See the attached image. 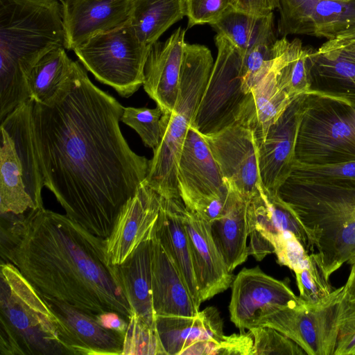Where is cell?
Listing matches in <instances>:
<instances>
[{
	"mask_svg": "<svg viewBox=\"0 0 355 355\" xmlns=\"http://www.w3.org/2000/svg\"><path fill=\"white\" fill-rule=\"evenodd\" d=\"M74 61L46 103L33 101L35 143L44 185L66 215L107 239L123 207L146 180L149 160L136 154L119 122L123 106Z\"/></svg>",
	"mask_w": 355,
	"mask_h": 355,
	"instance_id": "6da1fadb",
	"label": "cell"
},
{
	"mask_svg": "<svg viewBox=\"0 0 355 355\" xmlns=\"http://www.w3.org/2000/svg\"><path fill=\"white\" fill-rule=\"evenodd\" d=\"M1 255L38 293L94 317L134 313L106 239L67 215L41 208L25 214H1Z\"/></svg>",
	"mask_w": 355,
	"mask_h": 355,
	"instance_id": "7a4b0ae2",
	"label": "cell"
},
{
	"mask_svg": "<svg viewBox=\"0 0 355 355\" xmlns=\"http://www.w3.org/2000/svg\"><path fill=\"white\" fill-rule=\"evenodd\" d=\"M58 47H64L60 0H0L1 121L31 98L29 72Z\"/></svg>",
	"mask_w": 355,
	"mask_h": 355,
	"instance_id": "3957f363",
	"label": "cell"
},
{
	"mask_svg": "<svg viewBox=\"0 0 355 355\" xmlns=\"http://www.w3.org/2000/svg\"><path fill=\"white\" fill-rule=\"evenodd\" d=\"M277 194L306 231L309 254L327 279L355 262V185L288 177Z\"/></svg>",
	"mask_w": 355,
	"mask_h": 355,
	"instance_id": "277c9868",
	"label": "cell"
},
{
	"mask_svg": "<svg viewBox=\"0 0 355 355\" xmlns=\"http://www.w3.org/2000/svg\"><path fill=\"white\" fill-rule=\"evenodd\" d=\"M214 63L207 46L185 43L177 100L173 111L163 113L161 118L162 139L153 149L145 180L165 199L180 198L177 179L178 162Z\"/></svg>",
	"mask_w": 355,
	"mask_h": 355,
	"instance_id": "5b68a950",
	"label": "cell"
},
{
	"mask_svg": "<svg viewBox=\"0 0 355 355\" xmlns=\"http://www.w3.org/2000/svg\"><path fill=\"white\" fill-rule=\"evenodd\" d=\"M1 355H71L56 318L33 286L10 263H1Z\"/></svg>",
	"mask_w": 355,
	"mask_h": 355,
	"instance_id": "8992f818",
	"label": "cell"
},
{
	"mask_svg": "<svg viewBox=\"0 0 355 355\" xmlns=\"http://www.w3.org/2000/svg\"><path fill=\"white\" fill-rule=\"evenodd\" d=\"M33 100L1 121L0 212L25 214L43 208L44 185L33 125Z\"/></svg>",
	"mask_w": 355,
	"mask_h": 355,
	"instance_id": "52a82bcc",
	"label": "cell"
},
{
	"mask_svg": "<svg viewBox=\"0 0 355 355\" xmlns=\"http://www.w3.org/2000/svg\"><path fill=\"white\" fill-rule=\"evenodd\" d=\"M295 159L305 166L355 160V106L336 98L306 94Z\"/></svg>",
	"mask_w": 355,
	"mask_h": 355,
	"instance_id": "ba28073f",
	"label": "cell"
},
{
	"mask_svg": "<svg viewBox=\"0 0 355 355\" xmlns=\"http://www.w3.org/2000/svg\"><path fill=\"white\" fill-rule=\"evenodd\" d=\"M150 48L139 40L128 19L91 37L73 51L97 80L128 98L144 84Z\"/></svg>",
	"mask_w": 355,
	"mask_h": 355,
	"instance_id": "9c48e42d",
	"label": "cell"
},
{
	"mask_svg": "<svg viewBox=\"0 0 355 355\" xmlns=\"http://www.w3.org/2000/svg\"><path fill=\"white\" fill-rule=\"evenodd\" d=\"M346 300L343 286L318 303L300 299L295 305L271 309L257 319L254 327L278 330L307 355H334Z\"/></svg>",
	"mask_w": 355,
	"mask_h": 355,
	"instance_id": "30bf717a",
	"label": "cell"
},
{
	"mask_svg": "<svg viewBox=\"0 0 355 355\" xmlns=\"http://www.w3.org/2000/svg\"><path fill=\"white\" fill-rule=\"evenodd\" d=\"M217 55L192 125L202 135L236 124L247 94L241 73L242 53L225 36L214 37Z\"/></svg>",
	"mask_w": 355,
	"mask_h": 355,
	"instance_id": "8fae6325",
	"label": "cell"
},
{
	"mask_svg": "<svg viewBox=\"0 0 355 355\" xmlns=\"http://www.w3.org/2000/svg\"><path fill=\"white\" fill-rule=\"evenodd\" d=\"M178 185L185 206L208 222L223 212L227 187L211 150L191 124L178 165Z\"/></svg>",
	"mask_w": 355,
	"mask_h": 355,
	"instance_id": "7c38bea8",
	"label": "cell"
},
{
	"mask_svg": "<svg viewBox=\"0 0 355 355\" xmlns=\"http://www.w3.org/2000/svg\"><path fill=\"white\" fill-rule=\"evenodd\" d=\"M225 182L246 200L259 192V147L253 133L234 124L216 133L202 135Z\"/></svg>",
	"mask_w": 355,
	"mask_h": 355,
	"instance_id": "4fadbf2b",
	"label": "cell"
},
{
	"mask_svg": "<svg viewBox=\"0 0 355 355\" xmlns=\"http://www.w3.org/2000/svg\"><path fill=\"white\" fill-rule=\"evenodd\" d=\"M300 300L286 282L266 274L258 266L244 268L232 283L230 320L240 332H245L271 309L293 306Z\"/></svg>",
	"mask_w": 355,
	"mask_h": 355,
	"instance_id": "5bb4252c",
	"label": "cell"
},
{
	"mask_svg": "<svg viewBox=\"0 0 355 355\" xmlns=\"http://www.w3.org/2000/svg\"><path fill=\"white\" fill-rule=\"evenodd\" d=\"M280 35L332 40L355 26V0H279Z\"/></svg>",
	"mask_w": 355,
	"mask_h": 355,
	"instance_id": "9a60e30c",
	"label": "cell"
},
{
	"mask_svg": "<svg viewBox=\"0 0 355 355\" xmlns=\"http://www.w3.org/2000/svg\"><path fill=\"white\" fill-rule=\"evenodd\" d=\"M39 295L55 316L59 338L71 355H121L125 334L105 328L85 311Z\"/></svg>",
	"mask_w": 355,
	"mask_h": 355,
	"instance_id": "2e32d148",
	"label": "cell"
},
{
	"mask_svg": "<svg viewBox=\"0 0 355 355\" xmlns=\"http://www.w3.org/2000/svg\"><path fill=\"white\" fill-rule=\"evenodd\" d=\"M305 95L301 94L291 101L270 127L264 141L259 147L261 183L271 193H277L293 171L297 132Z\"/></svg>",
	"mask_w": 355,
	"mask_h": 355,
	"instance_id": "e0dca14e",
	"label": "cell"
},
{
	"mask_svg": "<svg viewBox=\"0 0 355 355\" xmlns=\"http://www.w3.org/2000/svg\"><path fill=\"white\" fill-rule=\"evenodd\" d=\"M161 198L144 180L123 207L106 239L107 252L112 264L122 263L153 233Z\"/></svg>",
	"mask_w": 355,
	"mask_h": 355,
	"instance_id": "ac0fdd59",
	"label": "cell"
},
{
	"mask_svg": "<svg viewBox=\"0 0 355 355\" xmlns=\"http://www.w3.org/2000/svg\"><path fill=\"white\" fill-rule=\"evenodd\" d=\"M191 260L202 303L227 290L234 279L212 239L210 223L197 213L184 209Z\"/></svg>",
	"mask_w": 355,
	"mask_h": 355,
	"instance_id": "d6986e66",
	"label": "cell"
},
{
	"mask_svg": "<svg viewBox=\"0 0 355 355\" xmlns=\"http://www.w3.org/2000/svg\"><path fill=\"white\" fill-rule=\"evenodd\" d=\"M64 47L73 50L91 37L112 29L130 17L132 0H60Z\"/></svg>",
	"mask_w": 355,
	"mask_h": 355,
	"instance_id": "ffe728a7",
	"label": "cell"
},
{
	"mask_svg": "<svg viewBox=\"0 0 355 355\" xmlns=\"http://www.w3.org/2000/svg\"><path fill=\"white\" fill-rule=\"evenodd\" d=\"M185 34L178 27L166 41L153 44L145 65L144 89L164 114L173 111L177 100Z\"/></svg>",
	"mask_w": 355,
	"mask_h": 355,
	"instance_id": "44dd1931",
	"label": "cell"
},
{
	"mask_svg": "<svg viewBox=\"0 0 355 355\" xmlns=\"http://www.w3.org/2000/svg\"><path fill=\"white\" fill-rule=\"evenodd\" d=\"M152 295L155 316H195L199 312L178 268L153 232Z\"/></svg>",
	"mask_w": 355,
	"mask_h": 355,
	"instance_id": "7402d4cb",
	"label": "cell"
},
{
	"mask_svg": "<svg viewBox=\"0 0 355 355\" xmlns=\"http://www.w3.org/2000/svg\"><path fill=\"white\" fill-rule=\"evenodd\" d=\"M223 323L216 308L209 306L195 316L158 315L155 328L166 355L182 352L200 341L219 342Z\"/></svg>",
	"mask_w": 355,
	"mask_h": 355,
	"instance_id": "603a6c76",
	"label": "cell"
},
{
	"mask_svg": "<svg viewBox=\"0 0 355 355\" xmlns=\"http://www.w3.org/2000/svg\"><path fill=\"white\" fill-rule=\"evenodd\" d=\"M185 205L180 198L165 199L162 197L153 236L160 242L181 272L192 298L199 309V298L193 270L189 236L184 223Z\"/></svg>",
	"mask_w": 355,
	"mask_h": 355,
	"instance_id": "cb8c5ba5",
	"label": "cell"
},
{
	"mask_svg": "<svg viewBox=\"0 0 355 355\" xmlns=\"http://www.w3.org/2000/svg\"><path fill=\"white\" fill-rule=\"evenodd\" d=\"M223 214L210 223L214 242L228 270L232 272L248 259V201L229 183Z\"/></svg>",
	"mask_w": 355,
	"mask_h": 355,
	"instance_id": "d4e9b609",
	"label": "cell"
},
{
	"mask_svg": "<svg viewBox=\"0 0 355 355\" xmlns=\"http://www.w3.org/2000/svg\"><path fill=\"white\" fill-rule=\"evenodd\" d=\"M293 100L278 84L274 60L271 69L247 96L236 124L249 129L259 147L264 141L270 127Z\"/></svg>",
	"mask_w": 355,
	"mask_h": 355,
	"instance_id": "484cf974",
	"label": "cell"
},
{
	"mask_svg": "<svg viewBox=\"0 0 355 355\" xmlns=\"http://www.w3.org/2000/svg\"><path fill=\"white\" fill-rule=\"evenodd\" d=\"M152 250L153 233L125 261L116 266L133 311L147 324L155 327L152 295Z\"/></svg>",
	"mask_w": 355,
	"mask_h": 355,
	"instance_id": "4316f807",
	"label": "cell"
},
{
	"mask_svg": "<svg viewBox=\"0 0 355 355\" xmlns=\"http://www.w3.org/2000/svg\"><path fill=\"white\" fill-rule=\"evenodd\" d=\"M355 106V62L333 51L313 49L309 92Z\"/></svg>",
	"mask_w": 355,
	"mask_h": 355,
	"instance_id": "83f0119b",
	"label": "cell"
},
{
	"mask_svg": "<svg viewBox=\"0 0 355 355\" xmlns=\"http://www.w3.org/2000/svg\"><path fill=\"white\" fill-rule=\"evenodd\" d=\"M210 26L242 54L260 44H274L277 40L274 31L273 12L254 15L231 8Z\"/></svg>",
	"mask_w": 355,
	"mask_h": 355,
	"instance_id": "f1b7e54d",
	"label": "cell"
},
{
	"mask_svg": "<svg viewBox=\"0 0 355 355\" xmlns=\"http://www.w3.org/2000/svg\"><path fill=\"white\" fill-rule=\"evenodd\" d=\"M184 16V0H132L129 20L139 40L151 46Z\"/></svg>",
	"mask_w": 355,
	"mask_h": 355,
	"instance_id": "f546056e",
	"label": "cell"
},
{
	"mask_svg": "<svg viewBox=\"0 0 355 355\" xmlns=\"http://www.w3.org/2000/svg\"><path fill=\"white\" fill-rule=\"evenodd\" d=\"M65 49L58 47L49 51L29 72L26 84L30 97L35 102L48 103L71 73L74 61Z\"/></svg>",
	"mask_w": 355,
	"mask_h": 355,
	"instance_id": "4dcf8cb0",
	"label": "cell"
},
{
	"mask_svg": "<svg viewBox=\"0 0 355 355\" xmlns=\"http://www.w3.org/2000/svg\"><path fill=\"white\" fill-rule=\"evenodd\" d=\"M247 217L250 243L248 254L257 261L274 253L273 241L277 235L268 205L259 192L248 201Z\"/></svg>",
	"mask_w": 355,
	"mask_h": 355,
	"instance_id": "1f68e13d",
	"label": "cell"
},
{
	"mask_svg": "<svg viewBox=\"0 0 355 355\" xmlns=\"http://www.w3.org/2000/svg\"><path fill=\"white\" fill-rule=\"evenodd\" d=\"M166 355L155 327H151L135 312L125 333L121 355Z\"/></svg>",
	"mask_w": 355,
	"mask_h": 355,
	"instance_id": "d6a6232c",
	"label": "cell"
},
{
	"mask_svg": "<svg viewBox=\"0 0 355 355\" xmlns=\"http://www.w3.org/2000/svg\"><path fill=\"white\" fill-rule=\"evenodd\" d=\"M289 178L307 182L355 185V160L324 166L295 162Z\"/></svg>",
	"mask_w": 355,
	"mask_h": 355,
	"instance_id": "836d02e7",
	"label": "cell"
},
{
	"mask_svg": "<svg viewBox=\"0 0 355 355\" xmlns=\"http://www.w3.org/2000/svg\"><path fill=\"white\" fill-rule=\"evenodd\" d=\"M162 115L158 106L153 109L124 107L121 121L135 130L146 146L155 149L162 139Z\"/></svg>",
	"mask_w": 355,
	"mask_h": 355,
	"instance_id": "e575fe53",
	"label": "cell"
},
{
	"mask_svg": "<svg viewBox=\"0 0 355 355\" xmlns=\"http://www.w3.org/2000/svg\"><path fill=\"white\" fill-rule=\"evenodd\" d=\"M274 44H260L242 54L243 86L247 94L271 69L275 56Z\"/></svg>",
	"mask_w": 355,
	"mask_h": 355,
	"instance_id": "d590c367",
	"label": "cell"
},
{
	"mask_svg": "<svg viewBox=\"0 0 355 355\" xmlns=\"http://www.w3.org/2000/svg\"><path fill=\"white\" fill-rule=\"evenodd\" d=\"M254 340V355H304L306 352L293 340L268 326L248 329Z\"/></svg>",
	"mask_w": 355,
	"mask_h": 355,
	"instance_id": "8d00e7d4",
	"label": "cell"
},
{
	"mask_svg": "<svg viewBox=\"0 0 355 355\" xmlns=\"http://www.w3.org/2000/svg\"><path fill=\"white\" fill-rule=\"evenodd\" d=\"M295 275L299 297L305 302L318 303L329 297L334 291L329 279L325 277L311 256L309 264L295 272Z\"/></svg>",
	"mask_w": 355,
	"mask_h": 355,
	"instance_id": "74e56055",
	"label": "cell"
},
{
	"mask_svg": "<svg viewBox=\"0 0 355 355\" xmlns=\"http://www.w3.org/2000/svg\"><path fill=\"white\" fill-rule=\"evenodd\" d=\"M272 245L278 263L289 268L294 272L306 268L311 261L309 252L291 232L279 233Z\"/></svg>",
	"mask_w": 355,
	"mask_h": 355,
	"instance_id": "f35d334b",
	"label": "cell"
},
{
	"mask_svg": "<svg viewBox=\"0 0 355 355\" xmlns=\"http://www.w3.org/2000/svg\"><path fill=\"white\" fill-rule=\"evenodd\" d=\"M187 28L212 24L232 8L234 0H184Z\"/></svg>",
	"mask_w": 355,
	"mask_h": 355,
	"instance_id": "ab89813d",
	"label": "cell"
},
{
	"mask_svg": "<svg viewBox=\"0 0 355 355\" xmlns=\"http://www.w3.org/2000/svg\"><path fill=\"white\" fill-rule=\"evenodd\" d=\"M254 355V340L248 331L224 336L219 342L205 341L202 355Z\"/></svg>",
	"mask_w": 355,
	"mask_h": 355,
	"instance_id": "60d3db41",
	"label": "cell"
},
{
	"mask_svg": "<svg viewBox=\"0 0 355 355\" xmlns=\"http://www.w3.org/2000/svg\"><path fill=\"white\" fill-rule=\"evenodd\" d=\"M334 355H355V301L346 300Z\"/></svg>",
	"mask_w": 355,
	"mask_h": 355,
	"instance_id": "b9f144b4",
	"label": "cell"
},
{
	"mask_svg": "<svg viewBox=\"0 0 355 355\" xmlns=\"http://www.w3.org/2000/svg\"><path fill=\"white\" fill-rule=\"evenodd\" d=\"M279 5V0H234L232 8L254 15H267Z\"/></svg>",
	"mask_w": 355,
	"mask_h": 355,
	"instance_id": "7bdbcfd3",
	"label": "cell"
},
{
	"mask_svg": "<svg viewBox=\"0 0 355 355\" xmlns=\"http://www.w3.org/2000/svg\"><path fill=\"white\" fill-rule=\"evenodd\" d=\"M98 322L105 328L125 334L128 322L121 315L115 312H104L96 317Z\"/></svg>",
	"mask_w": 355,
	"mask_h": 355,
	"instance_id": "ee69618b",
	"label": "cell"
},
{
	"mask_svg": "<svg viewBox=\"0 0 355 355\" xmlns=\"http://www.w3.org/2000/svg\"><path fill=\"white\" fill-rule=\"evenodd\" d=\"M353 42H355V26L342 32L335 38L327 40L320 46L318 50L326 51Z\"/></svg>",
	"mask_w": 355,
	"mask_h": 355,
	"instance_id": "f6af8a7d",
	"label": "cell"
},
{
	"mask_svg": "<svg viewBox=\"0 0 355 355\" xmlns=\"http://www.w3.org/2000/svg\"><path fill=\"white\" fill-rule=\"evenodd\" d=\"M345 298L349 302L355 301V262L352 263L350 273L344 285Z\"/></svg>",
	"mask_w": 355,
	"mask_h": 355,
	"instance_id": "bcb514c9",
	"label": "cell"
},
{
	"mask_svg": "<svg viewBox=\"0 0 355 355\" xmlns=\"http://www.w3.org/2000/svg\"><path fill=\"white\" fill-rule=\"evenodd\" d=\"M333 51L337 53L340 56L355 62V42L345 44L343 45L338 46L334 48L326 51Z\"/></svg>",
	"mask_w": 355,
	"mask_h": 355,
	"instance_id": "7dc6e473",
	"label": "cell"
},
{
	"mask_svg": "<svg viewBox=\"0 0 355 355\" xmlns=\"http://www.w3.org/2000/svg\"><path fill=\"white\" fill-rule=\"evenodd\" d=\"M337 1H338V0H337ZM344 1H348V0H344Z\"/></svg>",
	"mask_w": 355,
	"mask_h": 355,
	"instance_id": "c3c4849f",
	"label": "cell"
}]
</instances>
